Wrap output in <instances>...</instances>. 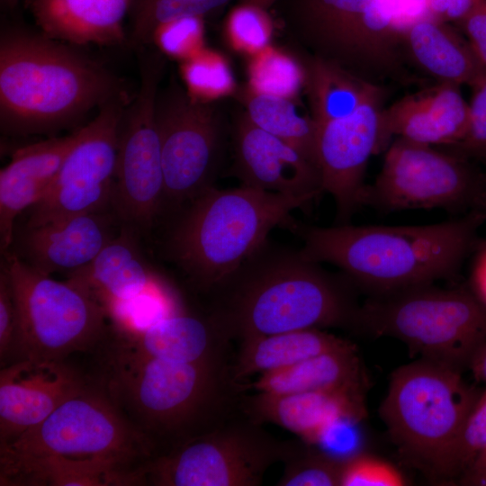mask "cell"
Segmentation results:
<instances>
[{"label":"cell","instance_id":"6da1fadb","mask_svg":"<svg viewBox=\"0 0 486 486\" xmlns=\"http://www.w3.org/2000/svg\"><path fill=\"white\" fill-rule=\"evenodd\" d=\"M354 287L342 273L267 238L207 293V312L238 342L306 328L353 329L359 306Z\"/></svg>","mask_w":486,"mask_h":486},{"label":"cell","instance_id":"7a4b0ae2","mask_svg":"<svg viewBox=\"0 0 486 486\" xmlns=\"http://www.w3.org/2000/svg\"><path fill=\"white\" fill-rule=\"evenodd\" d=\"M116 344L102 386L151 442L155 455L211 432L242 411L244 396L251 387L234 376L233 359L169 362Z\"/></svg>","mask_w":486,"mask_h":486},{"label":"cell","instance_id":"3957f363","mask_svg":"<svg viewBox=\"0 0 486 486\" xmlns=\"http://www.w3.org/2000/svg\"><path fill=\"white\" fill-rule=\"evenodd\" d=\"M485 220L486 211L474 210L429 225L317 227L292 218L284 228L301 236L305 258L337 266L375 295L454 278L476 248Z\"/></svg>","mask_w":486,"mask_h":486},{"label":"cell","instance_id":"277c9868","mask_svg":"<svg viewBox=\"0 0 486 486\" xmlns=\"http://www.w3.org/2000/svg\"><path fill=\"white\" fill-rule=\"evenodd\" d=\"M69 45L41 32L2 31L3 132L24 136L57 130L125 93L108 69Z\"/></svg>","mask_w":486,"mask_h":486},{"label":"cell","instance_id":"5b68a950","mask_svg":"<svg viewBox=\"0 0 486 486\" xmlns=\"http://www.w3.org/2000/svg\"><path fill=\"white\" fill-rule=\"evenodd\" d=\"M312 200L245 185L211 186L181 206L164 241L165 257L208 293Z\"/></svg>","mask_w":486,"mask_h":486},{"label":"cell","instance_id":"8992f818","mask_svg":"<svg viewBox=\"0 0 486 486\" xmlns=\"http://www.w3.org/2000/svg\"><path fill=\"white\" fill-rule=\"evenodd\" d=\"M151 442L123 416L103 386L88 382L37 426L0 446V476L40 463L108 468L141 484Z\"/></svg>","mask_w":486,"mask_h":486},{"label":"cell","instance_id":"52a82bcc","mask_svg":"<svg viewBox=\"0 0 486 486\" xmlns=\"http://www.w3.org/2000/svg\"><path fill=\"white\" fill-rule=\"evenodd\" d=\"M353 329L399 339L421 358L462 372L486 342V306L470 288L415 286L370 295Z\"/></svg>","mask_w":486,"mask_h":486},{"label":"cell","instance_id":"ba28073f","mask_svg":"<svg viewBox=\"0 0 486 486\" xmlns=\"http://www.w3.org/2000/svg\"><path fill=\"white\" fill-rule=\"evenodd\" d=\"M479 395L461 371L420 358L392 374L379 412L401 454L435 478Z\"/></svg>","mask_w":486,"mask_h":486},{"label":"cell","instance_id":"9c48e42d","mask_svg":"<svg viewBox=\"0 0 486 486\" xmlns=\"http://www.w3.org/2000/svg\"><path fill=\"white\" fill-rule=\"evenodd\" d=\"M2 255L18 312L19 360L64 361L106 338L112 317L96 299L38 272L12 249Z\"/></svg>","mask_w":486,"mask_h":486},{"label":"cell","instance_id":"30bf717a","mask_svg":"<svg viewBox=\"0 0 486 486\" xmlns=\"http://www.w3.org/2000/svg\"><path fill=\"white\" fill-rule=\"evenodd\" d=\"M290 439L281 440L241 411L209 433L150 458L143 484L258 486L283 462Z\"/></svg>","mask_w":486,"mask_h":486},{"label":"cell","instance_id":"8fae6325","mask_svg":"<svg viewBox=\"0 0 486 486\" xmlns=\"http://www.w3.org/2000/svg\"><path fill=\"white\" fill-rule=\"evenodd\" d=\"M456 151L397 138L387 148L374 183L366 185L362 206L389 213L443 209L486 211V177Z\"/></svg>","mask_w":486,"mask_h":486},{"label":"cell","instance_id":"7c38bea8","mask_svg":"<svg viewBox=\"0 0 486 486\" xmlns=\"http://www.w3.org/2000/svg\"><path fill=\"white\" fill-rule=\"evenodd\" d=\"M164 70L157 52H142L140 84L119 128L112 211L122 225L148 233L166 209L165 180L156 103Z\"/></svg>","mask_w":486,"mask_h":486},{"label":"cell","instance_id":"4fadbf2b","mask_svg":"<svg viewBox=\"0 0 486 486\" xmlns=\"http://www.w3.org/2000/svg\"><path fill=\"white\" fill-rule=\"evenodd\" d=\"M399 0H296L292 25L319 55L345 68L396 70Z\"/></svg>","mask_w":486,"mask_h":486},{"label":"cell","instance_id":"5bb4252c","mask_svg":"<svg viewBox=\"0 0 486 486\" xmlns=\"http://www.w3.org/2000/svg\"><path fill=\"white\" fill-rule=\"evenodd\" d=\"M129 102L126 93L111 99L89 123L79 128L78 138L52 185L26 210V228L112 211L119 128Z\"/></svg>","mask_w":486,"mask_h":486},{"label":"cell","instance_id":"9a60e30c","mask_svg":"<svg viewBox=\"0 0 486 486\" xmlns=\"http://www.w3.org/2000/svg\"><path fill=\"white\" fill-rule=\"evenodd\" d=\"M156 120L166 208H180L213 186L222 148V126L212 105L193 98L175 79L158 90Z\"/></svg>","mask_w":486,"mask_h":486},{"label":"cell","instance_id":"2e32d148","mask_svg":"<svg viewBox=\"0 0 486 486\" xmlns=\"http://www.w3.org/2000/svg\"><path fill=\"white\" fill-rule=\"evenodd\" d=\"M382 94L347 116L317 123L316 160L322 191L336 204L337 224L348 223L362 207L369 158L386 147L382 130Z\"/></svg>","mask_w":486,"mask_h":486},{"label":"cell","instance_id":"e0dca14e","mask_svg":"<svg viewBox=\"0 0 486 486\" xmlns=\"http://www.w3.org/2000/svg\"><path fill=\"white\" fill-rule=\"evenodd\" d=\"M86 383L65 360L24 358L1 367L0 446L40 424Z\"/></svg>","mask_w":486,"mask_h":486},{"label":"cell","instance_id":"ac0fdd59","mask_svg":"<svg viewBox=\"0 0 486 486\" xmlns=\"http://www.w3.org/2000/svg\"><path fill=\"white\" fill-rule=\"evenodd\" d=\"M234 176L241 185L314 200L323 193L318 166L298 149L253 124L246 114L233 131Z\"/></svg>","mask_w":486,"mask_h":486},{"label":"cell","instance_id":"d6986e66","mask_svg":"<svg viewBox=\"0 0 486 486\" xmlns=\"http://www.w3.org/2000/svg\"><path fill=\"white\" fill-rule=\"evenodd\" d=\"M122 226L109 211L24 227L19 236L14 235L16 249L13 251L41 274H68L90 264Z\"/></svg>","mask_w":486,"mask_h":486},{"label":"cell","instance_id":"ffe728a7","mask_svg":"<svg viewBox=\"0 0 486 486\" xmlns=\"http://www.w3.org/2000/svg\"><path fill=\"white\" fill-rule=\"evenodd\" d=\"M116 342L143 356L176 363L233 359L232 340L206 311L169 312L140 330H121Z\"/></svg>","mask_w":486,"mask_h":486},{"label":"cell","instance_id":"44dd1931","mask_svg":"<svg viewBox=\"0 0 486 486\" xmlns=\"http://www.w3.org/2000/svg\"><path fill=\"white\" fill-rule=\"evenodd\" d=\"M459 87L441 82L382 110L381 122L386 146L392 136L428 146L459 144L469 126V104Z\"/></svg>","mask_w":486,"mask_h":486},{"label":"cell","instance_id":"7402d4cb","mask_svg":"<svg viewBox=\"0 0 486 486\" xmlns=\"http://www.w3.org/2000/svg\"><path fill=\"white\" fill-rule=\"evenodd\" d=\"M79 129L17 148L0 171V248L7 252L14 242L16 218L49 191L76 143Z\"/></svg>","mask_w":486,"mask_h":486},{"label":"cell","instance_id":"603a6c76","mask_svg":"<svg viewBox=\"0 0 486 486\" xmlns=\"http://www.w3.org/2000/svg\"><path fill=\"white\" fill-rule=\"evenodd\" d=\"M365 394L345 392H305L246 394L242 411L253 420L273 423L315 445L321 433L341 418L361 420Z\"/></svg>","mask_w":486,"mask_h":486},{"label":"cell","instance_id":"cb8c5ba5","mask_svg":"<svg viewBox=\"0 0 486 486\" xmlns=\"http://www.w3.org/2000/svg\"><path fill=\"white\" fill-rule=\"evenodd\" d=\"M140 238L137 230L122 225L90 264L68 274V281L96 299L112 315L157 284L141 251Z\"/></svg>","mask_w":486,"mask_h":486},{"label":"cell","instance_id":"d4e9b609","mask_svg":"<svg viewBox=\"0 0 486 486\" xmlns=\"http://www.w3.org/2000/svg\"><path fill=\"white\" fill-rule=\"evenodd\" d=\"M134 0H28L45 36L81 46H117L127 41L124 19Z\"/></svg>","mask_w":486,"mask_h":486},{"label":"cell","instance_id":"484cf974","mask_svg":"<svg viewBox=\"0 0 486 486\" xmlns=\"http://www.w3.org/2000/svg\"><path fill=\"white\" fill-rule=\"evenodd\" d=\"M367 379L356 346H342L290 366L261 374L250 387L256 392L295 393L345 392L364 394Z\"/></svg>","mask_w":486,"mask_h":486},{"label":"cell","instance_id":"4316f807","mask_svg":"<svg viewBox=\"0 0 486 486\" xmlns=\"http://www.w3.org/2000/svg\"><path fill=\"white\" fill-rule=\"evenodd\" d=\"M402 36L417 64L441 82L472 86L486 72L469 40L440 20L418 18Z\"/></svg>","mask_w":486,"mask_h":486},{"label":"cell","instance_id":"83f0119b","mask_svg":"<svg viewBox=\"0 0 486 486\" xmlns=\"http://www.w3.org/2000/svg\"><path fill=\"white\" fill-rule=\"evenodd\" d=\"M347 342L321 328L299 329L245 339L238 342V349L233 356V374L237 380L248 382L253 374L290 366Z\"/></svg>","mask_w":486,"mask_h":486},{"label":"cell","instance_id":"f1b7e54d","mask_svg":"<svg viewBox=\"0 0 486 486\" xmlns=\"http://www.w3.org/2000/svg\"><path fill=\"white\" fill-rule=\"evenodd\" d=\"M306 83L316 123L347 116L364 102L382 94L373 82L317 56L307 67Z\"/></svg>","mask_w":486,"mask_h":486},{"label":"cell","instance_id":"f546056e","mask_svg":"<svg viewBox=\"0 0 486 486\" xmlns=\"http://www.w3.org/2000/svg\"><path fill=\"white\" fill-rule=\"evenodd\" d=\"M243 101L245 114L253 124L290 144L317 166V123L312 117L302 114L289 97L256 88L247 89Z\"/></svg>","mask_w":486,"mask_h":486},{"label":"cell","instance_id":"4dcf8cb0","mask_svg":"<svg viewBox=\"0 0 486 486\" xmlns=\"http://www.w3.org/2000/svg\"><path fill=\"white\" fill-rule=\"evenodd\" d=\"M230 0H134L130 8L127 41L140 49L151 43L166 26L198 18L218 10Z\"/></svg>","mask_w":486,"mask_h":486},{"label":"cell","instance_id":"1f68e13d","mask_svg":"<svg viewBox=\"0 0 486 486\" xmlns=\"http://www.w3.org/2000/svg\"><path fill=\"white\" fill-rule=\"evenodd\" d=\"M345 460L329 455L302 439H290L279 486H340Z\"/></svg>","mask_w":486,"mask_h":486},{"label":"cell","instance_id":"d6a6232c","mask_svg":"<svg viewBox=\"0 0 486 486\" xmlns=\"http://www.w3.org/2000/svg\"><path fill=\"white\" fill-rule=\"evenodd\" d=\"M486 449V389L480 393L435 479L459 481Z\"/></svg>","mask_w":486,"mask_h":486},{"label":"cell","instance_id":"836d02e7","mask_svg":"<svg viewBox=\"0 0 486 486\" xmlns=\"http://www.w3.org/2000/svg\"><path fill=\"white\" fill-rule=\"evenodd\" d=\"M406 480L392 464L365 453L343 463L340 486H403Z\"/></svg>","mask_w":486,"mask_h":486},{"label":"cell","instance_id":"e575fe53","mask_svg":"<svg viewBox=\"0 0 486 486\" xmlns=\"http://www.w3.org/2000/svg\"><path fill=\"white\" fill-rule=\"evenodd\" d=\"M472 88L468 130L464 139L453 148L466 158L486 160V72Z\"/></svg>","mask_w":486,"mask_h":486},{"label":"cell","instance_id":"d590c367","mask_svg":"<svg viewBox=\"0 0 486 486\" xmlns=\"http://www.w3.org/2000/svg\"><path fill=\"white\" fill-rule=\"evenodd\" d=\"M19 360L18 312L5 269L0 271V362L1 367Z\"/></svg>","mask_w":486,"mask_h":486},{"label":"cell","instance_id":"8d00e7d4","mask_svg":"<svg viewBox=\"0 0 486 486\" xmlns=\"http://www.w3.org/2000/svg\"><path fill=\"white\" fill-rule=\"evenodd\" d=\"M229 31L234 40L243 48L260 50L270 36V25L266 11L250 4H241L229 20Z\"/></svg>","mask_w":486,"mask_h":486},{"label":"cell","instance_id":"74e56055","mask_svg":"<svg viewBox=\"0 0 486 486\" xmlns=\"http://www.w3.org/2000/svg\"><path fill=\"white\" fill-rule=\"evenodd\" d=\"M460 22L472 50L486 68V0H481Z\"/></svg>","mask_w":486,"mask_h":486},{"label":"cell","instance_id":"f35d334b","mask_svg":"<svg viewBox=\"0 0 486 486\" xmlns=\"http://www.w3.org/2000/svg\"><path fill=\"white\" fill-rule=\"evenodd\" d=\"M470 289L486 306V243L479 247L474 256L470 276Z\"/></svg>","mask_w":486,"mask_h":486},{"label":"cell","instance_id":"ab89813d","mask_svg":"<svg viewBox=\"0 0 486 486\" xmlns=\"http://www.w3.org/2000/svg\"><path fill=\"white\" fill-rule=\"evenodd\" d=\"M458 482L462 485L486 486V449L464 473Z\"/></svg>","mask_w":486,"mask_h":486},{"label":"cell","instance_id":"60d3db41","mask_svg":"<svg viewBox=\"0 0 486 486\" xmlns=\"http://www.w3.org/2000/svg\"><path fill=\"white\" fill-rule=\"evenodd\" d=\"M481 0H451L445 20L462 21Z\"/></svg>","mask_w":486,"mask_h":486},{"label":"cell","instance_id":"b9f144b4","mask_svg":"<svg viewBox=\"0 0 486 486\" xmlns=\"http://www.w3.org/2000/svg\"><path fill=\"white\" fill-rule=\"evenodd\" d=\"M469 368L478 382L486 383V342L473 357Z\"/></svg>","mask_w":486,"mask_h":486},{"label":"cell","instance_id":"7bdbcfd3","mask_svg":"<svg viewBox=\"0 0 486 486\" xmlns=\"http://www.w3.org/2000/svg\"><path fill=\"white\" fill-rule=\"evenodd\" d=\"M424 4L433 18L442 21L446 18L451 0H424Z\"/></svg>","mask_w":486,"mask_h":486},{"label":"cell","instance_id":"ee69618b","mask_svg":"<svg viewBox=\"0 0 486 486\" xmlns=\"http://www.w3.org/2000/svg\"><path fill=\"white\" fill-rule=\"evenodd\" d=\"M243 4H250L266 11L277 0H240Z\"/></svg>","mask_w":486,"mask_h":486},{"label":"cell","instance_id":"f6af8a7d","mask_svg":"<svg viewBox=\"0 0 486 486\" xmlns=\"http://www.w3.org/2000/svg\"><path fill=\"white\" fill-rule=\"evenodd\" d=\"M20 0H0L1 4L4 7L12 9L16 6Z\"/></svg>","mask_w":486,"mask_h":486}]
</instances>
